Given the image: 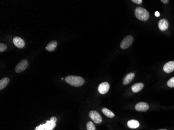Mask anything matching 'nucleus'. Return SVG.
I'll use <instances>...</instances> for the list:
<instances>
[{
	"instance_id": "18",
	"label": "nucleus",
	"mask_w": 174,
	"mask_h": 130,
	"mask_svg": "<svg viewBox=\"0 0 174 130\" xmlns=\"http://www.w3.org/2000/svg\"><path fill=\"white\" fill-rule=\"evenodd\" d=\"M86 127H87V130H96L94 124H93V122H91V121L87 122V124H86Z\"/></svg>"
},
{
	"instance_id": "1",
	"label": "nucleus",
	"mask_w": 174,
	"mask_h": 130,
	"mask_svg": "<svg viewBox=\"0 0 174 130\" xmlns=\"http://www.w3.org/2000/svg\"><path fill=\"white\" fill-rule=\"evenodd\" d=\"M65 81L70 85L75 87H79L84 83V80L82 77L76 76H68L65 78Z\"/></svg>"
},
{
	"instance_id": "4",
	"label": "nucleus",
	"mask_w": 174,
	"mask_h": 130,
	"mask_svg": "<svg viewBox=\"0 0 174 130\" xmlns=\"http://www.w3.org/2000/svg\"><path fill=\"white\" fill-rule=\"evenodd\" d=\"M133 41V38L132 36H126L120 44V47L122 49H126L132 44Z\"/></svg>"
},
{
	"instance_id": "22",
	"label": "nucleus",
	"mask_w": 174,
	"mask_h": 130,
	"mask_svg": "<svg viewBox=\"0 0 174 130\" xmlns=\"http://www.w3.org/2000/svg\"><path fill=\"white\" fill-rule=\"evenodd\" d=\"M155 15L156 17H159V16H160V14L158 11H156L155 12Z\"/></svg>"
},
{
	"instance_id": "21",
	"label": "nucleus",
	"mask_w": 174,
	"mask_h": 130,
	"mask_svg": "<svg viewBox=\"0 0 174 130\" xmlns=\"http://www.w3.org/2000/svg\"><path fill=\"white\" fill-rule=\"evenodd\" d=\"M131 1L133 3L137 4H141L142 3V0H132Z\"/></svg>"
},
{
	"instance_id": "7",
	"label": "nucleus",
	"mask_w": 174,
	"mask_h": 130,
	"mask_svg": "<svg viewBox=\"0 0 174 130\" xmlns=\"http://www.w3.org/2000/svg\"><path fill=\"white\" fill-rule=\"evenodd\" d=\"M110 89V84L107 82H104L101 83L97 88V90L100 93L105 94L109 91Z\"/></svg>"
},
{
	"instance_id": "15",
	"label": "nucleus",
	"mask_w": 174,
	"mask_h": 130,
	"mask_svg": "<svg viewBox=\"0 0 174 130\" xmlns=\"http://www.w3.org/2000/svg\"><path fill=\"white\" fill-rule=\"evenodd\" d=\"M57 45V42L56 41H52L48 43V45L46 46L45 49L49 52H52L56 49Z\"/></svg>"
},
{
	"instance_id": "20",
	"label": "nucleus",
	"mask_w": 174,
	"mask_h": 130,
	"mask_svg": "<svg viewBox=\"0 0 174 130\" xmlns=\"http://www.w3.org/2000/svg\"><path fill=\"white\" fill-rule=\"evenodd\" d=\"M7 49V46L4 43H0V52H4Z\"/></svg>"
},
{
	"instance_id": "10",
	"label": "nucleus",
	"mask_w": 174,
	"mask_h": 130,
	"mask_svg": "<svg viewBox=\"0 0 174 130\" xmlns=\"http://www.w3.org/2000/svg\"><path fill=\"white\" fill-rule=\"evenodd\" d=\"M13 41L14 45L19 49H22L25 46V43L24 41L19 37H17V36L14 37Z\"/></svg>"
},
{
	"instance_id": "14",
	"label": "nucleus",
	"mask_w": 174,
	"mask_h": 130,
	"mask_svg": "<svg viewBox=\"0 0 174 130\" xmlns=\"http://www.w3.org/2000/svg\"><path fill=\"white\" fill-rule=\"evenodd\" d=\"M127 124L128 126V128L135 129L138 128L139 126L140 123L139 122V121L136 120H130L127 122Z\"/></svg>"
},
{
	"instance_id": "2",
	"label": "nucleus",
	"mask_w": 174,
	"mask_h": 130,
	"mask_svg": "<svg viewBox=\"0 0 174 130\" xmlns=\"http://www.w3.org/2000/svg\"><path fill=\"white\" fill-rule=\"evenodd\" d=\"M57 119L55 117H52L50 121H46V123L37 126L34 130H52L56 126Z\"/></svg>"
},
{
	"instance_id": "5",
	"label": "nucleus",
	"mask_w": 174,
	"mask_h": 130,
	"mask_svg": "<svg viewBox=\"0 0 174 130\" xmlns=\"http://www.w3.org/2000/svg\"><path fill=\"white\" fill-rule=\"evenodd\" d=\"M29 65V63L27 59H24L23 60L20 61L19 63L16 65L15 67V71L17 73H19L24 71V70L27 69Z\"/></svg>"
},
{
	"instance_id": "13",
	"label": "nucleus",
	"mask_w": 174,
	"mask_h": 130,
	"mask_svg": "<svg viewBox=\"0 0 174 130\" xmlns=\"http://www.w3.org/2000/svg\"><path fill=\"white\" fill-rule=\"evenodd\" d=\"M144 84L142 83H137L133 84L131 87V90L133 93H138L142 90Z\"/></svg>"
},
{
	"instance_id": "12",
	"label": "nucleus",
	"mask_w": 174,
	"mask_h": 130,
	"mask_svg": "<svg viewBox=\"0 0 174 130\" xmlns=\"http://www.w3.org/2000/svg\"><path fill=\"white\" fill-rule=\"evenodd\" d=\"M135 76V74L133 72H131L127 74L124 78L123 79V84L124 85H127L129 83L131 82V81L133 80Z\"/></svg>"
},
{
	"instance_id": "19",
	"label": "nucleus",
	"mask_w": 174,
	"mask_h": 130,
	"mask_svg": "<svg viewBox=\"0 0 174 130\" xmlns=\"http://www.w3.org/2000/svg\"><path fill=\"white\" fill-rule=\"evenodd\" d=\"M167 85L170 87V88H174V76L171 79L167 82Z\"/></svg>"
},
{
	"instance_id": "3",
	"label": "nucleus",
	"mask_w": 174,
	"mask_h": 130,
	"mask_svg": "<svg viewBox=\"0 0 174 130\" xmlns=\"http://www.w3.org/2000/svg\"><path fill=\"white\" fill-rule=\"evenodd\" d=\"M135 14L137 18L141 21H147L149 18V13L147 9L141 7H137L135 11Z\"/></svg>"
},
{
	"instance_id": "11",
	"label": "nucleus",
	"mask_w": 174,
	"mask_h": 130,
	"mask_svg": "<svg viewBox=\"0 0 174 130\" xmlns=\"http://www.w3.org/2000/svg\"><path fill=\"white\" fill-rule=\"evenodd\" d=\"M169 26L168 22L166 19H162L158 23V28L161 31H165L168 29Z\"/></svg>"
},
{
	"instance_id": "16",
	"label": "nucleus",
	"mask_w": 174,
	"mask_h": 130,
	"mask_svg": "<svg viewBox=\"0 0 174 130\" xmlns=\"http://www.w3.org/2000/svg\"><path fill=\"white\" fill-rule=\"evenodd\" d=\"M9 78H8L7 77L2 79L0 80V90H2L3 89H4L9 84Z\"/></svg>"
},
{
	"instance_id": "6",
	"label": "nucleus",
	"mask_w": 174,
	"mask_h": 130,
	"mask_svg": "<svg viewBox=\"0 0 174 130\" xmlns=\"http://www.w3.org/2000/svg\"><path fill=\"white\" fill-rule=\"evenodd\" d=\"M89 117L95 122V124H100L102 121V117L100 114L99 112H97L95 110H92L89 114Z\"/></svg>"
},
{
	"instance_id": "8",
	"label": "nucleus",
	"mask_w": 174,
	"mask_h": 130,
	"mask_svg": "<svg viewBox=\"0 0 174 130\" xmlns=\"http://www.w3.org/2000/svg\"><path fill=\"white\" fill-rule=\"evenodd\" d=\"M149 106L148 104L145 102H140L136 104L135 106V109L138 111H142L145 112L149 109Z\"/></svg>"
},
{
	"instance_id": "9",
	"label": "nucleus",
	"mask_w": 174,
	"mask_h": 130,
	"mask_svg": "<svg viewBox=\"0 0 174 130\" xmlns=\"http://www.w3.org/2000/svg\"><path fill=\"white\" fill-rule=\"evenodd\" d=\"M163 70L166 73H170L174 71V61L166 63L163 67Z\"/></svg>"
},
{
	"instance_id": "17",
	"label": "nucleus",
	"mask_w": 174,
	"mask_h": 130,
	"mask_svg": "<svg viewBox=\"0 0 174 130\" xmlns=\"http://www.w3.org/2000/svg\"><path fill=\"white\" fill-rule=\"evenodd\" d=\"M102 111L103 114H105L106 117H109L110 118H112L115 116V114L111 110L106 108H102Z\"/></svg>"
},
{
	"instance_id": "23",
	"label": "nucleus",
	"mask_w": 174,
	"mask_h": 130,
	"mask_svg": "<svg viewBox=\"0 0 174 130\" xmlns=\"http://www.w3.org/2000/svg\"><path fill=\"white\" fill-rule=\"evenodd\" d=\"M161 2H163V3H164V4H167V3L169 2V1L168 0H162Z\"/></svg>"
},
{
	"instance_id": "24",
	"label": "nucleus",
	"mask_w": 174,
	"mask_h": 130,
	"mask_svg": "<svg viewBox=\"0 0 174 130\" xmlns=\"http://www.w3.org/2000/svg\"><path fill=\"white\" fill-rule=\"evenodd\" d=\"M167 130L166 129H160V130Z\"/></svg>"
}]
</instances>
